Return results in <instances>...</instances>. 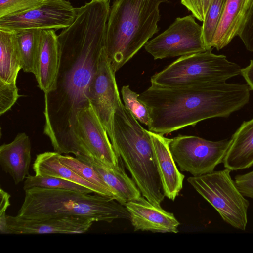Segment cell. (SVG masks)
I'll return each mask as SVG.
<instances>
[{
    "label": "cell",
    "mask_w": 253,
    "mask_h": 253,
    "mask_svg": "<svg viewBox=\"0 0 253 253\" xmlns=\"http://www.w3.org/2000/svg\"><path fill=\"white\" fill-rule=\"evenodd\" d=\"M109 0H90L76 8L74 21L58 35L60 64L52 89L44 93L43 133L55 151L77 156V115L90 106L88 91L106 47Z\"/></svg>",
    "instance_id": "6da1fadb"
},
{
    "label": "cell",
    "mask_w": 253,
    "mask_h": 253,
    "mask_svg": "<svg viewBox=\"0 0 253 253\" xmlns=\"http://www.w3.org/2000/svg\"><path fill=\"white\" fill-rule=\"evenodd\" d=\"M248 84L226 82L192 86L152 85L138 99L147 107L148 130L167 134L202 121L227 117L248 103Z\"/></svg>",
    "instance_id": "7a4b0ae2"
},
{
    "label": "cell",
    "mask_w": 253,
    "mask_h": 253,
    "mask_svg": "<svg viewBox=\"0 0 253 253\" xmlns=\"http://www.w3.org/2000/svg\"><path fill=\"white\" fill-rule=\"evenodd\" d=\"M90 194L34 187L25 191V198L16 216L32 220L71 216L108 223L130 219L124 205L112 198Z\"/></svg>",
    "instance_id": "3957f363"
},
{
    "label": "cell",
    "mask_w": 253,
    "mask_h": 253,
    "mask_svg": "<svg viewBox=\"0 0 253 253\" xmlns=\"http://www.w3.org/2000/svg\"><path fill=\"white\" fill-rule=\"evenodd\" d=\"M169 0H114L106 28V51L116 72L158 31L159 7Z\"/></svg>",
    "instance_id": "277c9868"
},
{
    "label": "cell",
    "mask_w": 253,
    "mask_h": 253,
    "mask_svg": "<svg viewBox=\"0 0 253 253\" xmlns=\"http://www.w3.org/2000/svg\"><path fill=\"white\" fill-rule=\"evenodd\" d=\"M113 127L112 145L115 153L129 171L142 196L161 207L165 196L148 130L141 126L122 101L114 115Z\"/></svg>",
    "instance_id": "5b68a950"
},
{
    "label": "cell",
    "mask_w": 253,
    "mask_h": 253,
    "mask_svg": "<svg viewBox=\"0 0 253 253\" xmlns=\"http://www.w3.org/2000/svg\"><path fill=\"white\" fill-rule=\"evenodd\" d=\"M211 50L181 56L153 75L151 84L166 87L192 86L226 82L240 74L242 68L237 64Z\"/></svg>",
    "instance_id": "8992f818"
},
{
    "label": "cell",
    "mask_w": 253,
    "mask_h": 253,
    "mask_svg": "<svg viewBox=\"0 0 253 253\" xmlns=\"http://www.w3.org/2000/svg\"><path fill=\"white\" fill-rule=\"evenodd\" d=\"M226 168L199 176L189 177L188 182L231 226L244 231L248 219L249 201L238 189Z\"/></svg>",
    "instance_id": "52a82bcc"
},
{
    "label": "cell",
    "mask_w": 253,
    "mask_h": 253,
    "mask_svg": "<svg viewBox=\"0 0 253 253\" xmlns=\"http://www.w3.org/2000/svg\"><path fill=\"white\" fill-rule=\"evenodd\" d=\"M230 143L231 139L213 141L178 135L171 139L169 147L181 171L199 176L213 172L223 163Z\"/></svg>",
    "instance_id": "ba28073f"
},
{
    "label": "cell",
    "mask_w": 253,
    "mask_h": 253,
    "mask_svg": "<svg viewBox=\"0 0 253 253\" xmlns=\"http://www.w3.org/2000/svg\"><path fill=\"white\" fill-rule=\"evenodd\" d=\"M195 18L192 14L177 17L165 31L146 43L145 50L154 59L206 51L202 26Z\"/></svg>",
    "instance_id": "9c48e42d"
},
{
    "label": "cell",
    "mask_w": 253,
    "mask_h": 253,
    "mask_svg": "<svg viewBox=\"0 0 253 253\" xmlns=\"http://www.w3.org/2000/svg\"><path fill=\"white\" fill-rule=\"evenodd\" d=\"M76 15V8L67 0H45L30 9L0 18V29H64L73 23Z\"/></svg>",
    "instance_id": "30bf717a"
},
{
    "label": "cell",
    "mask_w": 253,
    "mask_h": 253,
    "mask_svg": "<svg viewBox=\"0 0 253 253\" xmlns=\"http://www.w3.org/2000/svg\"><path fill=\"white\" fill-rule=\"evenodd\" d=\"M115 73L105 47L102 51L97 71L89 85L88 98L105 128L111 143L114 139V115L121 101Z\"/></svg>",
    "instance_id": "8fae6325"
},
{
    "label": "cell",
    "mask_w": 253,
    "mask_h": 253,
    "mask_svg": "<svg viewBox=\"0 0 253 253\" xmlns=\"http://www.w3.org/2000/svg\"><path fill=\"white\" fill-rule=\"evenodd\" d=\"M75 134L81 149L80 156L93 157L110 166L119 165L107 132L91 105L78 114Z\"/></svg>",
    "instance_id": "7c38bea8"
},
{
    "label": "cell",
    "mask_w": 253,
    "mask_h": 253,
    "mask_svg": "<svg viewBox=\"0 0 253 253\" xmlns=\"http://www.w3.org/2000/svg\"><path fill=\"white\" fill-rule=\"evenodd\" d=\"M8 234H81L88 231L93 222L71 216L32 220L6 216Z\"/></svg>",
    "instance_id": "4fadbf2b"
},
{
    "label": "cell",
    "mask_w": 253,
    "mask_h": 253,
    "mask_svg": "<svg viewBox=\"0 0 253 253\" xmlns=\"http://www.w3.org/2000/svg\"><path fill=\"white\" fill-rule=\"evenodd\" d=\"M125 206L129 213L134 231L178 232L180 223L173 214L153 205L143 196L127 202Z\"/></svg>",
    "instance_id": "5bb4252c"
},
{
    "label": "cell",
    "mask_w": 253,
    "mask_h": 253,
    "mask_svg": "<svg viewBox=\"0 0 253 253\" xmlns=\"http://www.w3.org/2000/svg\"><path fill=\"white\" fill-rule=\"evenodd\" d=\"M154 157L166 197L174 201L183 187L185 176L178 169L169 149L171 139L148 130Z\"/></svg>",
    "instance_id": "9a60e30c"
},
{
    "label": "cell",
    "mask_w": 253,
    "mask_h": 253,
    "mask_svg": "<svg viewBox=\"0 0 253 253\" xmlns=\"http://www.w3.org/2000/svg\"><path fill=\"white\" fill-rule=\"evenodd\" d=\"M58 35L54 30H41L34 75L39 87L44 93L50 91L55 83L60 64Z\"/></svg>",
    "instance_id": "2e32d148"
},
{
    "label": "cell",
    "mask_w": 253,
    "mask_h": 253,
    "mask_svg": "<svg viewBox=\"0 0 253 253\" xmlns=\"http://www.w3.org/2000/svg\"><path fill=\"white\" fill-rule=\"evenodd\" d=\"M80 160L91 166L101 176L115 193L116 200L124 205L127 202L138 199L141 193L132 179L126 173L122 160L119 158V164L113 167L106 165L93 157L80 156Z\"/></svg>",
    "instance_id": "e0dca14e"
},
{
    "label": "cell",
    "mask_w": 253,
    "mask_h": 253,
    "mask_svg": "<svg viewBox=\"0 0 253 253\" xmlns=\"http://www.w3.org/2000/svg\"><path fill=\"white\" fill-rule=\"evenodd\" d=\"M31 144L25 133H18L9 143L0 146V164L2 170L12 178L15 184L23 182L29 174Z\"/></svg>",
    "instance_id": "ac0fdd59"
},
{
    "label": "cell",
    "mask_w": 253,
    "mask_h": 253,
    "mask_svg": "<svg viewBox=\"0 0 253 253\" xmlns=\"http://www.w3.org/2000/svg\"><path fill=\"white\" fill-rule=\"evenodd\" d=\"M252 0H226L211 47L219 50L236 36L243 25Z\"/></svg>",
    "instance_id": "d6986e66"
},
{
    "label": "cell",
    "mask_w": 253,
    "mask_h": 253,
    "mask_svg": "<svg viewBox=\"0 0 253 253\" xmlns=\"http://www.w3.org/2000/svg\"><path fill=\"white\" fill-rule=\"evenodd\" d=\"M223 163L225 168L237 171L253 165V118L244 121L233 134Z\"/></svg>",
    "instance_id": "ffe728a7"
},
{
    "label": "cell",
    "mask_w": 253,
    "mask_h": 253,
    "mask_svg": "<svg viewBox=\"0 0 253 253\" xmlns=\"http://www.w3.org/2000/svg\"><path fill=\"white\" fill-rule=\"evenodd\" d=\"M59 154L56 151L45 152L38 154L33 164L35 175L68 180L86 187L94 193L106 196L105 192L100 188L80 176L62 164L59 160Z\"/></svg>",
    "instance_id": "44dd1931"
},
{
    "label": "cell",
    "mask_w": 253,
    "mask_h": 253,
    "mask_svg": "<svg viewBox=\"0 0 253 253\" xmlns=\"http://www.w3.org/2000/svg\"><path fill=\"white\" fill-rule=\"evenodd\" d=\"M22 69L21 59L15 32L0 29V80L16 81Z\"/></svg>",
    "instance_id": "7402d4cb"
},
{
    "label": "cell",
    "mask_w": 253,
    "mask_h": 253,
    "mask_svg": "<svg viewBox=\"0 0 253 253\" xmlns=\"http://www.w3.org/2000/svg\"><path fill=\"white\" fill-rule=\"evenodd\" d=\"M41 30L28 29L15 32L21 59L22 69L35 74Z\"/></svg>",
    "instance_id": "603a6c76"
},
{
    "label": "cell",
    "mask_w": 253,
    "mask_h": 253,
    "mask_svg": "<svg viewBox=\"0 0 253 253\" xmlns=\"http://www.w3.org/2000/svg\"><path fill=\"white\" fill-rule=\"evenodd\" d=\"M61 163L70 168L85 180L102 190L106 196L116 200V197L111 188L106 183L98 172L90 165L80 160L76 157L59 154Z\"/></svg>",
    "instance_id": "cb8c5ba5"
},
{
    "label": "cell",
    "mask_w": 253,
    "mask_h": 253,
    "mask_svg": "<svg viewBox=\"0 0 253 253\" xmlns=\"http://www.w3.org/2000/svg\"><path fill=\"white\" fill-rule=\"evenodd\" d=\"M38 187L45 188L73 190L84 193H94L90 189L72 181L52 176H42L29 174L23 185L24 191Z\"/></svg>",
    "instance_id": "d4e9b609"
},
{
    "label": "cell",
    "mask_w": 253,
    "mask_h": 253,
    "mask_svg": "<svg viewBox=\"0 0 253 253\" xmlns=\"http://www.w3.org/2000/svg\"><path fill=\"white\" fill-rule=\"evenodd\" d=\"M226 0H212L202 25V35L207 50L212 49L211 43L220 21Z\"/></svg>",
    "instance_id": "484cf974"
},
{
    "label": "cell",
    "mask_w": 253,
    "mask_h": 253,
    "mask_svg": "<svg viewBox=\"0 0 253 253\" xmlns=\"http://www.w3.org/2000/svg\"><path fill=\"white\" fill-rule=\"evenodd\" d=\"M121 94L125 107L136 120L147 126L150 122L149 112L146 105L138 99L139 94L131 90L128 85L122 87Z\"/></svg>",
    "instance_id": "4316f807"
},
{
    "label": "cell",
    "mask_w": 253,
    "mask_h": 253,
    "mask_svg": "<svg viewBox=\"0 0 253 253\" xmlns=\"http://www.w3.org/2000/svg\"><path fill=\"white\" fill-rule=\"evenodd\" d=\"M19 97L16 81L6 82L0 80V115L10 110Z\"/></svg>",
    "instance_id": "83f0119b"
},
{
    "label": "cell",
    "mask_w": 253,
    "mask_h": 253,
    "mask_svg": "<svg viewBox=\"0 0 253 253\" xmlns=\"http://www.w3.org/2000/svg\"><path fill=\"white\" fill-rule=\"evenodd\" d=\"M45 0H0V18L26 11L42 3Z\"/></svg>",
    "instance_id": "f1b7e54d"
},
{
    "label": "cell",
    "mask_w": 253,
    "mask_h": 253,
    "mask_svg": "<svg viewBox=\"0 0 253 253\" xmlns=\"http://www.w3.org/2000/svg\"><path fill=\"white\" fill-rule=\"evenodd\" d=\"M238 36L246 48L250 52H253V0Z\"/></svg>",
    "instance_id": "f546056e"
},
{
    "label": "cell",
    "mask_w": 253,
    "mask_h": 253,
    "mask_svg": "<svg viewBox=\"0 0 253 253\" xmlns=\"http://www.w3.org/2000/svg\"><path fill=\"white\" fill-rule=\"evenodd\" d=\"M234 181L243 196L253 198V170L236 175Z\"/></svg>",
    "instance_id": "4dcf8cb0"
},
{
    "label": "cell",
    "mask_w": 253,
    "mask_h": 253,
    "mask_svg": "<svg viewBox=\"0 0 253 253\" xmlns=\"http://www.w3.org/2000/svg\"><path fill=\"white\" fill-rule=\"evenodd\" d=\"M0 233L1 234L8 233L6 211L10 205V195L2 188L0 190Z\"/></svg>",
    "instance_id": "1f68e13d"
},
{
    "label": "cell",
    "mask_w": 253,
    "mask_h": 253,
    "mask_svg": "<svg viewBox=\"0 0 253 253\" xmlns=\"http://www.w3.org/2000/svg\"><path fill=\"white\" fill-rule=\"evenodd\" d=\"M180 1L181 4L192 13L195 18L201 22L204 21L202 0H180Z\"/></svg>",
    "instance_id": "d6a6232c"
},
{
    "label": "cell",
    "mask_w": 253,
    "mask_h": 253,
    "mask_svg": "<svg viewBox=\"0 0 253 253\" xmlns=\"http://www.w3.org/2000/svg\"><path fill=\"white\" fill-rule=\"evenodd\" d=\"M240 74L244 77L250 90H253V59L250 60L248 66L241 69Z\"/></svg>",
    "instance_id": "836d02e7"
},
{
    "label": "cell",
    "mask_w": 253,
    "mask_h": 253,
    "mask_svg": "<svg viewBox=\"0 0 253 253\" xmlns=\"http://www.w3.org/2000/svg\"><path fill=\"white\" fill-rule=\"evenodd\" d=\"M212 1V0H202V6L204 18Z\"/></svg>",
    "instance_id": "e575fe53"
},
{
    "label": "cell",
    "mask_w": 253,
    "mask_h": 253,
    "mask_svg": "<svg viewBox=\"0 0 253 253\" xmlns=\"http://www.w3.org/2000/svg\"><path fill=\"white\" fill-rule=\"evenodd\" d=\"M109 0L110 1L111 0Z\"/></svg>",
    "instance_id": "d590c367"
},
{
    "label": "cell",
    "mask_w": 253,
    "mask_h": 253,
    "mask_svg": "<svg viewBox=\"0 0 253 253\" xmlns=\"http://www.w3.org/2000/svg\"></svg>",
    "instance_id": "8d00e7d4"
}]
</instances>
